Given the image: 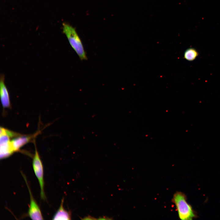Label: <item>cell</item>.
Returning a JSON list of instances; mask_svg holds the SVG:
<instances>
[{"mask_svg": "<svg viewBox=\"0 0 220 220\" xmlns=\"http://www.w3.org/2000/svg\"><path fill=\"white\" fill-rule=\"evenodd\" d=\"M63 31L71 46L79 58L86 60L87 56L82 42L75 29L68 24L63 23Z\"/></svg>", "mask_w": 220, "mask_h": 220, "instance_id": "cell-2", "label": "cell"}, {"mask_svg": "<svg viewBox=\"0 0 220 220\" xmlns=\"http://www.w3.org/2000/svg\"><path fill=\"white\" fill-rule=\"evenodd\" d=\"M32 167L39 185L41 198L45 200L46 197L44 192L43 166L36 147H35V153L33 159Z\"/></svg>", "mask_w": 220, "mask_h": 220, "instance_id": "cell-3", "label": "cell"}, {"mask_svg": "<svg viewBox=\"0 0 220 220\" xmlns=\"http://www.w3.org/2000/svg\"><path fill=\"white\" fill-rule=\"evenodd\" d=\"M199 55L198 52L195 49L189 48L184 52V58L189 61H192L195 60Z\"/></svg>", "mask_w": 220, "mask_h": 220, "instance_id": "cell-9", "label": "cell"}, {"mask_svg": "<svg viewBox=\"0 0 220 220\" xmlns=\"http://www.w3.org/2000/svg\"><path fill=\"white\" fill-rule=\"evenodd\" d=\"M0 94L1 102L3 108H10L11 105L9 95L3 76H2L0 79Z\"/></svg>", "mask_w": 220, "mask_h": 220, "instance_id": "cell-6", "label": "cell"}, {"mask_svg": "<svg viewBox=\"0 0 220 220\" xmlns=\"http://www.w3.org/2000/svg\"><path fill=\"white\" fill-rule=\"evenodd\" d=\"M27 185L30 197V202L28 210V215L32 220H43V217L40 207L34 198L31 189L27 181L26 178L23 175Z\"/></svg>", "mask_w": 220, "mask_h": 220, "instance_id": "cell-4", "label": "cell"}, {"mask_svg": "<svg viewBox=\"0 0 220 220\" xmlns=\"http://www.w3.org/2000/svg\"><path fill=\"white\" fill-rule=\"evenodd\" d=\"M172 202L175 205L178 217L182 220H191L197 216L191 206L187 202L185 193L177 191L173 195Z\"/></svg>", "mask_w": 220, "mask_h": 220, "instance_id": "cell-1", "label": "cell"}, {"mask_svg": "<svg viewBox=\"0 0 220 220\" xmlns=\"http://www.w3.org/2000/svg\"><path fill=\"white\" fill-rule=\"evenodd\" d=\"M0 159L6 158L14 152L9 137L4 133H0Z\"/></svg>", "mask_w": 220, "mask_h": 220, "instance_id": "cell-5", "label": "cell"}, {"mask_svg": "<svg viewBox=\"0 0 220 220\" xmlns=\"http://www.w3.org/2000/svg\"><path fill=\"white\" fill-rule=\"evenodd\" d=\"M64 198L62 199L60 206L53 217V220L71 219V212L66 210L64 207Z\"/></svg>", "mask_w": 220, "mask_h": 220, "instance_id": "cell-8", "label": "cell"}, {"mask_svg": "<svg viewBox=\"0 0 220 220\" xmlns=\"http://www.w3.org/2000/svg\"><path fill=\"white\" fill-rule=\"evenodd\" d=\"M36 135L27 136L21 135L15 137L11 141V144L14 152L19 151L21 147L30 141Z\"/></svg>", "mask_w": 220, "mask_h": 220, "instance_id": "cell-7", "label": "cell"}]
</instances>
